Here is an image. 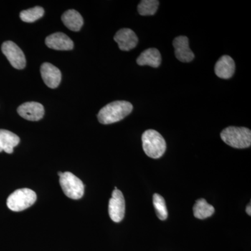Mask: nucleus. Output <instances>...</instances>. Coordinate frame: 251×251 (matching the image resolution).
<instances>
[{"instance_id":"obj_1","label":"nucleus","mask_w":251,"mask_h":251,"mask_svg":"<svg viewBox=\"0 0 251 251\" xmlns=\"http://www.w3.org/2000/svg\"><path fill=\"white\" fill-rule=\"evenodd\" d=\"M133 105L125 100L112 102L100 109L97 117L102 125H111L121 121L133 111Z\"/></svg>"},{"instance_id":"obj_2","label":"nucleus","mask_w":251,"mask_h":251,"mask_svg":"<svg viewBox=\"0 0 251 251\" xmlns=\"http://www.w3.org/2000/svg\"><path fill=\"white\" fill-rule=\"evenodd\" d=\"M142 142L144 151L150 158H161L166 151V140L156 130L150 129L144 132Z\"/></svg>"},{"instance_id":"obj_3","label":"nucleus","mask_w":251,"mask_h":251,"mask_svg":"<svg viewBox=\"0 0 251 251\" xmlns=\"http://www.w3.org/2000/svg\"><path fill=\"white\" fill-rule=\"evenodd\" d=\"M221 138L225 143L234 148L245 149L251 145V131L245 127H227L221 132Z\"/></svg>"},{"instance_id":"obj_4","label":"nucleus","mask_w":251,"mask_h":251,"mask_svg":"<svg viewBox=\"0 0 251 251\" xmlns=\"http://www.w3.org/2000/svg\"><path fill=\"white\" fill-rule=\"evenodd\" d=\"M36 194L29 188H21L11 193L8 198L6 204L13 211L25 210L36 201Z\"/></svg>"},{"instance_id":"obj_5","label":"nucleus","mask_w":251,"mask_h":251,"mask_svg":"<svg viewBox=\"0 0 251 251\" xmlns=\"http://www.w3.org/2000/svg\"><path fill=\"white\" fill-rule=\"evenodd\" d=\"M59 184L63 192L68 198L73 200H79L83 196L85 186L75 175L66 172L59 176Z\"/></svg>"},{"instance_id":"obj_6","label":"nucleus","mask_w":251,"mask_h":251,"mask_svg":"<svg viewBox=\"0 0 251 251\" xmlns=\"http://www.w3.org/2000/svg\"><path fill=\"white\" fill-rule=\"evenodd\" d=\"M1 51L15 69H23L25 67L26 59L24 52L14 42L5 41L1 46Z\"/></svg>"},{"instance_id":"obj_7","label":"nucleus","mask_w":251,"mask_h":251,"mask_svg":"<svg viewBox=\"0 0 251 251\" xmlns=\"http://www.w3.org/2000/svg\"><path fill=\"white\" fill-rule=\"evenodd\" d=\"M108 213L110 219L115 223L121 222L125 215V200L122 191L115 187L109 201Z\"/></svg>"},{"instance_id":"obj_8","label":"nucleus","mask_w":251,"mask_h":251,"mask_svg":"<svg viewBox=\"0 0 251 251\" xmlns=\"http://www.w3.org/2000/svg\"><path fill=\"white\" fill-rule=\"evenodd\" d=\"M20 116L29 121H39L44 116V106L37 102H26L18 108Z\"/></svg>"},{"instance_id":"obj_9","label":"nucleus","mask_w":251,"mask_h":251,"mask_svg":"<svg viewBox=\"0 0 251 251\" xmlns=\"http://www.w3.org/2000/svg\"><path fill=\"white\" fill-rule=\"evenodd\" d=\"M114 40L118 44L121 50L129 51L138 45V39L132 29L125 28L120 29L114 36Z\"/></svg>"},{"instance_id":"obj_10","label":"nucleus","mask_w":251,"mask_h":251,"mask_svg":"<svg viewBox=\"0 0 251 251\" xmlns=\"http://www.w3.org/2000/svg\"><path fill=\"white\" fill-rule=\"evenodd\" d=\"M43 80L50 88L55 89L62 80V73L58 68L50 63H44L41 67Z\"/></svg>"},{"instance_id":"obj_11","label":"nucleus","mask_w":251,"mask_h":251,"mask_svg":"<svg viewBox=\"0 0 251 251\" xmlns=\"http://www.w3.org/2000/svg\"><path fill=\"white\" fill-rule=\"evenodd\" d=\"M175 54L181 62H190L193 60L195 55L189 47V41L186 36H179L173 41Z\"/></svg>"},{"instance_id":"obj_12","label":"nucleus","mask_w":251,"mask_h":251,"mask_svg":"<svg viewBox=\"0 0 251 251\" xmlns=\"http://www.w3.org/2000/svg\"><path fill=\"white\" fill-rule=\"evenodd\" d=\"M46 45L49 49L56 50H71L74 49V42L70 38L62 32L54 33L46 39Z\"/></svg>"},{"instance_id":"obj_13","label":"nucleus","mask_w":251,"mask_h":251,"mask_svg":"<svg viewBox=\"0 0 251 251\" xmlns=\"http://www.w3.org/2000/svg\"><path fill=\"white\" fill-rule=\"evenodd\" d=\"M214 71L216 75L220 78H230L233 76L235 72V63L229 56H222L216 62Z\"/></svg>"},{"instance_id":"obj_14","label":"nucleus","mask_w":251,"mask_h":251,"mask_svg":"<svg viewBox=\"0 0 251 251\" xmlns=\"http://www.w3.org/2000/svg\"><path fill=\"white\" fill-rule=\"evenodd\" d=\"M136 62L140 66H150L153 68H158L161 65V53L156 49L145 50L137 58Z\"/></svg>"},{"instance_id":"obj_15","label":"nucleus","mask_w":251,"mask_h":251,"mask_svg":"<svg viewBox=\"0 0 251 251\" xmlns=\"http://www.w3.org/2000/svg\"><path fill=\"white\" fill-rule=\"evenodd\" d=\"M20 143V138L9 130L0 129V152H14V148Z\"/></svg>"},{"instance_id":"obj_16","label":"nucleus","mask_w":251,"mask_h":251,"mask_svg":"<svg viewBox=\"0 0 251 251\" xmlns=\"http://www.w3.org/2000/svg\"><path fill=\"white\" fill-rule=\"evenodd\" d=\"M62 21L68 29L74 31H80L84 23L82 16L74 9L66 11L62 15Z\"/></svg>"},{"instance_id":"obj_17","label":"nucleus","mask_w":251,"mask_h":251,"mask_svg":"<svg viewBox=\"0 0 251 251\" xmlns=\"http://www.w3.org/2000/svg\"><path fill=\"white\" fill-rule=\"evenodd\" d=\"M193 214L198 219H205L214 214L215 209L214 206L206 202L204 199H200L196 201L193 206Z\"/></svg>"},{"instance_id":"obj_18","label":"nucleus","mask_w":251,"mask_h":251,"mask_svg":"<svg viewBox=\"0 0 251 251\" xmlns=\"http://www.w3.org/2000/svg\"><path fill=\"white\" fill-rule=\"evenodd\" d=\"M44 15V9L41 6H35L24 10L20 14V18L25 23H34L42 18Z\"/></svg>"},{"instance_id":"obj_19","label":"nucleus","mask_w":251,"mask_h":251,"mask_svg":"<svg viewBox=\"0 0 251 251\" xmlns=\"http://www.w3.org/2000/svg\"><path fill=\"white\" fill-rule=\"evenodd\" d=\"M159 6V1L156 0H143L138 6V11L143 16H153L156 14Z\"/></svg>"},{"instance_id":"obj_20","label":"nucleus","mask_w":251,"mask_h":251,"mask_svg":"<svg viewBox=\"0 0 251 251\" xmlns=\"http://www.w3.org/2000/svg\"><path fill=\"white\" fill-rule=\"evenodd\" d=\"M153 204L156 209L157 216L161 221H165L168 218V213L167 209L166 201L164 198L159 194L155 193L153 196Z\"/></svg>"},{"instance_id":"obj_21","label":"nucleus","mask_w":251,"mask_h":251,"mask_svg":"<svg viewBox=\"0 0 251 251\" xmlns=\"http://www.w3.org/2000/svg\"><path fill=\"white\" fill-rule=\"evenodd\" d=\"M247 213L249 214V216L251 215V204L247 206Z\"/></svg>"},{"instance_id":"obj_22","label":"nucleus","mask_w":251,"mask_h":251,"mask_svg":"<svg viewBox=\"0 0 251 251\" xmlns=\"http://www.w3.org/2000/svg\"><path fill=\"white\" fill-rule=\"evenodd\" d=\"M62 174H63V173H62V172H59L58 175H59V176H60L61 175H62Z\"/></svg>"}]
</instances>
